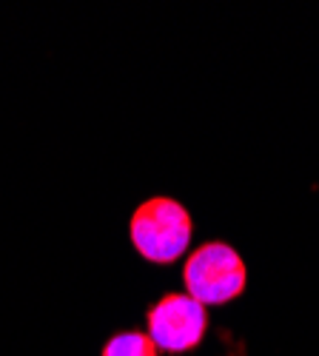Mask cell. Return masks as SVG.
<instances>
[{
  "instance_id": "6da1fadb",
  "label": "cell",
  "mask_w": 319,
  "mask_h": 356,
  "mask_svg": "<svg viewBox=\"0 0 319 356\" xmlns=\"http://www.w3.org/2000/svg\"><path fill=\"white\" fill-rule=\"evenodd\" d=\"M131 245L154 265H171L191 243V214L171 197H152L131 214Z\"/></svg>"
},
{
  "instance_id": "7a4b0ae2",
  "label": "cell",
  "mask_w": 319,
  "mask_h": 356,
  "mask_svg": "<svg viewBox=\"0 0 319 356\" xmlns=\"http://www.w3.org/2000/svg\"><path fill=\"white\" fill-rule=\"evenodd\" d=\"M245 262L225 243L199 245L183 268L186 293L199 305H225L245 291Z\"/></svg>"
},
{
  "instance_id": "3957f363",
  "label": "cell",
  "mask_w": 319,
  "mask_h": 356,
  "mask_svg": "<svg viewBox=\"0 0 319 356\" xmlns=\"http://www.w3.org/2000/svg\"><path fill=\"white\" fill-rule=\"evenodd\" d=\"M149 339L157 350L186 353L197 348L208 331V311L191 300L188 293H168L152 305L149 316Z\"/></svg>"
},
{
  "instance_id": "277c9868",
  "label": "cell",
  "mask_w": 319,
  "mask_h": 356,
  "mask_svg": "<svg viewBox=\"0 0 319 356\" xmlns=\"http://www.w3.org/2000/svg\"><path fill=\"white\" fill-rule=\"evenodd\" d=\"M103 356H157V348L149 339V334L126 331V334H117L106 342Z\"/></svg>"
}]
</instances>
